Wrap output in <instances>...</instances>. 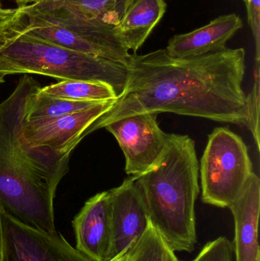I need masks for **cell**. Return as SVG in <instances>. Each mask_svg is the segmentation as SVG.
I'll use <instances>...</instances> for the list:
<instances>
[{"label":"cell","instance_id":"obj_1","mask_svg":"<svg viewBox=\"0 0 260 261\" xmlns=\"http://www.w3.org/2000/svg\"><path fill=\"white\" fill-rule=\"evenodd\" d=\"M244 48H226L201 56L174 58L165 49L133 53L127 79L96 130L139 113H170L235 125H247Z\"/></svg>","mask_w":260,"mask_h":261},{"label":"cell","instance_id":"obj_2","mask_svg":"<svg viewBox=\"0 0 260 261\" xmlns=\"http://www.w3.org/2000/svg\"><path fill=\"white\" fill-rule=\"evenodd\" d=\"M39 87L33 78L23 76L0 104V212L29 228L52 233L53 199L68 171L70 155L32 147L23 138L27 105Z\"/></svg>","mask_w":260,"mask_h":261},{"label":"cell","instance_id":"obj_3","mask_svg":"<svg viewBox=\"0 0 260 261\" xmlns=\"http://www.w3.org/2000/svg\"><path fill=\"white\" fill-rule=\"evenodd\" d=\"M198 173L195 141L188 135L168 134L161 156L136 179L150 222L174 251L195 249Z\"/></svg>","mask_w":260,"mask_h":261},{"label":"cell","instance_id":"obj_4","mask_svg":"<svg viewBox=\"0 0 260 261\" xmlns=\"http://www.w3.org/2000/svg\"><path fill=\"white\" fill-rule=\"evenodd\" d=\"M21 19L0 38V83L9 75L33 73L63 81L105 83L118 96L122 93L127 79L126 66L24 33L20 29Z\"/></svg>","mask_w":260,"mask_h":261},{"label":"cell","instance_id":"obj_5","mask_svg":"<svg viewBox=\"0 0 260 261\" xmlns=\"http://www.w3.org/2000/svg\"><path fill=\"white\" fill-rule=\"evenodd\" d=\"M200 173L203 202L229 208L253 173L248 149L242 138L225 127L215 128L209 135Z\"/></svg>","mask_w":260,"mask_h":261},{"label":"cell","instance_id":"obj_6","mask_svg":"<svg viewBox=\"0 0 260 261\" xmlns=\"http://www.w3.org/2000/svg\"><path fill=\"white\" fill-rule=\"evenodd\" d=\"M20 7L24 18L19 26L24 33L79 53L127 65L131 54L121 45L113 32L93 29L61 9L35 3Z\"/></svg>","mask_w":260,"mask_h":261},{"label":"cell","instance_id":"obj_7","mask_svg":"<svg viewBox=\"0 0 260 261\" xmlns=\"http://www.w3.org/2000/svg\"><path fill=\"white\" fill-rule=\"evenodd\" d=\"M0 261H93L58 232L29 228L0 212Z\"/></svg>","mask_w":260,"mask_h":261},{"label":"cell","instance_id":"obj_8","mask_svg":"<svg viewBox=\"0 0 260 261\" xmlns=\"http://www.w3.org/2000/svg\"><path fill=\"white\" fill-rule=\"evenodd\" d=\"M157 116V113H139L105 127L123 150L125 172L130 176L143 174L155 164L166 147L168 134L160 129Z\"/></svg>","mask_w":260,"mask_h":261},{"label":"cell","instance_id":"obj_9","mask_svg":"<svg viewBox=\"0 0 260 261\" xmlns=\"http://www.w3.org/2000/svg\"><path fill=\"white\" fill-rule=\"evenodd\" d=\"M114 101L115 99L99 102L56 119L44 121L24 119L23 138L32 147L46 149L62 156L70 155L86 135L96 130L98 120L111 108Z\"/></svg>","mask_w":260,"mask_h":261},{"label":"cell","instance_id":"obj_10","mask_svg":"<svg viewBox=\"0 0 260 261\" xmlns=\"http://www.w3.org/2000/svg\"><path fill=\"white\" fill-rule=\"evenodd\" d=\"M136 179L137 176H131L125 179L122 185L109 190L111 226L109 260L135 243L150 224L146 204Z\"/></svg>","mask_w":260,"mask_h":261},{"label":"cell","instance_id":"obj_11","mask_svg":"<svg viewBox=\"0 0 260 261\" xmlns=\"http://www.w3.org/2000/svg\"><path fill=\"white\" fill-rule=\"evenodd\" d=\"M76 248L93 261L109 260L111 202L109 191L95 195L85 202L73 222Z\"/></svg>","mask_w":260,"mask_h":261},{"label":"cell","instance_id":"obj_12","mask_svg":"<svg viewBox=\"0 0 260 261\" xmlns=\"http://www.w3.org/2000/svg\"><path fill=\"white\" fill-rule=\"evenodd\" d=\"M235 219L234 252L236 261H260L258 228L260 180L253 172L236 201L229 206Z\"/></svg>","mask_w":260,"mask_h":261},{"label":"cell","instance_id":"obj_13","mask_svg":"<svg viewBox=\"0 0 260 261\" xmlns=\"http://www.w3.org/2000/svg\"><path fill=\"white\" fill-rule=\"evenodd\" d=\"M243 28L235 13L217 17L203 27L174 35L165 50L174 58L201 56L226 48L227 41Z\"/></svg>","mask_w":260,"mask_h":261},{"label":"cell","instance_id":"obj_14","mask_svg":"<svg viewBox=\"0 0 260 261\" xmlns=\"http://www.w3.org/2000/svg\"><path fill=\"white\" fill-rule=\"evenodd\" d=\"M166 0H130L113 35L121 45L136 53L164 16Z\"/></svg>","mask_w":260,"mask_h":261},{"label":"cell","instance_id":"obj_15","mask_svg":"<svg viewBox=\"0 0 260 261\" xmlns=\"http://www.w3.org/2000/svg\"><path fill=\"white\" fill-rule=\"evenodd\" d=\"M130 0H39L36 4L61 9L90 27L113 32Z\"/></svg>","mask_w":260,"mask_h":261},{"label":"cell","instance_id":"obj_16","mask_svg":"<svg viewBox=\"0 0 260 261\" xmlns=\"http://www.w3.org/2000/svg\"><path fill=\"white\" fill-rule=\"evenodd\" d=\"M44 94L70 100L104 102L114 100L118 95L111 86L98 81L70 80L40 88Z\"/></svg>","mask_w":260,"mask_h":261},{"label":"cell","instance_id":"obj_17","mask_svg":"<svg viewBox=\"0 0 260 261\" xmlns=\"http://www.w3.org/2000/svg\"><path fill=\"white\" fill-rule=\"evenodd\" d=\"M35 90L31 96L26 111L27 121H44L62 117L81 111L101 102H82L70 100L44 94Z\"/></svg>","mask_w":260,"mask_h":261},{"label":"cell","instance_id":"obj_18","mask_svg":"<svg viewBox=\"0 0 260 261\" xmlns=\"http://www.w3.org/2000/svg\"><path fill=\"white\" fill-rule=\"evenodd\" d=\"M131 261H179L175 251L150 222L143 236L132 245Z\"/></svg>","mask_w":260,"mask_h":261},{"label":"cell","instance_id":"obj_19","mask_svg":"<svg viewBox=\"0 0 260 261\" xmlns=\"http://www.w3.org/2000/svg\"><path fill=\"white\" fill-rule=\"evenodd\" d=\"M259 65H256L254 71V85L247 96V128L251 132L259 150Z\"/></svg>","mask_w":260,"mask_h":261},{"label":"cell","instance_id":"obj_20","mask_svg":"<svg viewBox=\"0 0 260 261\" xmlns=\"http://www.w3.org/2000/svg\"><path fill=\"white\" fill-rule=\"evenodd\" d=\"M233 245L226 237L208 242L192 261H233Z\"/></svg>","mask_w":260,"mask_h":261},{"label":"cell","instance_id":"obj_21","mask_svg":"<svg viewBox=\"0 0 260 261\" xmlns=\"http://www.w3.org/2000/svg\"><path fill=\"white\" fill-rule=\"evenodd\" d=\"M247 21L251 29L256 47L255 61L259 65L260 61V0H246Z\"/></svg>","mask_w":260,"mask_h":261},{"label":"cell","instance_id":"obj_22","mask_svg":"<svg viewBox=\"0 0 260 261\" xmlns=\"http://www.w3.org/2000/svg\"><path fill=\"white\" fill-rule=\"evenodd\" d=\"M24 17L21 7L16 9H2L0 10V38L5 32Z\"/></svg>","mask_w":260,"mask_h":261},{"label":"cell","instance_id":"obj_23","mask_svg":"<svg viewBox=\"0 0 260 261\" xmlns=\"http://www.w3.org/2000/svg\"><path fill=\"white\" fill-rule=\"evenodd\" d=\"M132 245L128 249L125 250V251L121 253L120 254L116 256L115 257L108 261H131V254H132V253H131V248H132Z\"/></svg>","mask_w":260,"mask_h":261},{"label":"cell","instance_id":"obj_24","mask_svg":"<svg viewBox=\"0 0 260 261\" xmlns=\"http://www.w3.org/2000/svg\"><path fill=\"white\" fill-rule=\"evenodd\" d=\"M20 6H26L27 3H32V0H14Z\"/></svg>","mask_w":260,"mask_h":261},{"label":"cell","instance_id":"obj_25","mask_svg":"<svg viewBox=\"0 0 260 261\" xmlns=\"http://www.w3.org/2000/svg\"><path fill=\"white\" fill-rule=\"evenodd\" d=\"M2 9H3V7H2V5H1V0H0V10H1Z\"/></svg>","mask_w":260,"mask_h":261},{"label":"cell","instance_id":"obj_26","mask_svg":"<svg viewBox=\"0 0 260 261\" xmlns=\"http://www.w3.org/2000/svg\"><path fill=\"white\" fill-rule=\"evenodd\" d=\"M39 1V0H32V3H35V2Z\"/></svg>","mask_w":260,"mask_h":261},{"label":"cell","instance_id":"obj_27","mask_svg":"<svg viewBox=\"0 0 260 261\" xmlns=\"http://www.w3.org/2000/svg\"><path fill=\"white\" fill-rule=\"evenodd\" d=\"M0 257H1V245H0Z\"/></svg>","mask_w":260,"mask_h":261},{"label":"cell","instance_id":"obj_28","mask_svg":"<svg viewBox=\"0 0 260 261\" xmlns=\"http://www.w3.org/2000/svg\"><path fill=\"white\" fill-rule=\"evenodd\" d=\"M243 1L245 2V1H246V0H243Z\"/></svg>","mask_w":260,"mask_h":261}]
</instances>
